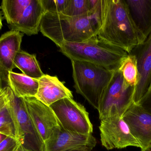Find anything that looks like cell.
<instances>
[{
	"mask_svg": "<svg viewBox=\"0 0 151 151\" xmlns=\"http://www.w3.org/2000/svg\"><path fill=\"white\" fill-rule=\"evenodd\" d=\"M0 88H1V87H0Z\"/></svg>",
	"mask_w": 151,
	"mask_h": 151,
	"instance_id": "cell-31",
	"label": "cell"
},
{
	"mask_svg": "<svg viewBox=\"0 0 151 151\" xmlns=\"http://www.w3.org/2000/svg\"><path fill=\"white\" fill-rule=\"evenodd\" d=\"M98 9L99 38L128 54L144 42L132 21L124 0H99Z\"/></svg>",
	"mask_w": 151,
	"mask_h": 151,
	"instance_id": "cell-1",
	"label": "cell"
},
{
	"mask_svg": "<svg viewBox=\"0 0 151 151\" xmlns=\"http://www.w3.org/2000/svg\"><path fill=\"white\" fill-rule=\"evenodd\" d=\"M14 66L23 74L33 79H39L44 75L35 54H30L20 49L17 54Z\"/></svg>",
	"mask_w": 151,
	"mask_h": 151,
	"instance_id": "cell-18",
	"label": "cell"
},
{
	"mask_svg": "<svg viewBox=\"0 0 151 151\" xmlns=\"http://www.w3.org/2000/svg\"><path fill=\"white\" fill-rule=\"evenodd\" d=\"M0 134L17 139L14 120L7 103L0 111Z\"/></svg>",
	"mask_w": 151,
	"mask_h": 151,
	"instance_id": "cell-20",
	"label": "cell"
},
{
	"mask_svg": "<svg viewBox=\"0 0 151 151\" xmlns=\"http://www.w3.org/2000/svg\"><path fill=\"white\" fill-rule=\"evenodd\" d=\"M61 52L71 60L89 62L115 71L129 54L97 36L81 43H64Z\"/></svg>",
	"mask_w": 151,
	"mask_h": 151,
	"instance_id": "cell-3",
	"label": "cell"
},
{
	"mask_svg": "<svg viewBox=\"0 0 151 151\" xmlns=\"http://www.w3.org/2000/svg\"><path fill=\"white\" fill-rule=\"evenodd\" d=\"M130 17L144 41L151 34V0H124Z\"/></svg>",
	"mask_w": 151,
	"mask_h": 151,
	"instance_id": "cell-16",
	"label": "cell"
},
{
	"mask_svg": "<svg viewBox=\"0 0 151 151\" xmlns=\"http://www.w3.org/2000/svg\"><path fill=\"white\" fill-rule=\"evenodd\" d=\"M38 82L35 98L47 106L63 98H73L72 92L56 76L44 74L38 79Z\"/></svg>",
	"mask_w": 151,
	"mask_h": 151,
	"instance_id": "cell-15",
	"label": "cell"
},
{
	"mask_svg": "<svg viewBox=\"0 0 151 151\" xmlns=\"http://www.w3.org/2000/svg\"><path fill=\"white\" fill-rule=\"evenodd\" d=\"M2 20L1 15V12H0V30L1 29L2 27Z\"/></svg>",
	"mask_w": 151,
	"mask_h": 151,
	"instance_id": "cell-28",
	"label": "cell"
},
{
	"mask_svg": "<svg viewBox=\"0 0 151 151\" xmlns=\"http://www.w3.org/2000/svg\"><path fill=\"white\" fill-rule=\"evenodd\" d=\"M45 13L42 0H31L30 3L20 12L16 23L11 27V30L29 36L38 34Z\"/></svg>",
	"mask_w": 151,
	"mask_h": 151,
	"instance_id": "cell-14",
	"label": "cell"
},
{
	"mask_svg": "<svg viewBox=\"0 0 151 151\" xmlns=\"http://www.w3.org/2000/svg\"><path fill=\"white\" fill-rule=\"evenodd\" d=\"M122 118L140 144L141 151H150L151 147V113L140 105L133 103Z\"/></svg>",
	"mask_w": 151,
	"mask_h": 151,
	"instance_id": "cell-10",
	"label": "cell"
},
{
	"mask_svg": "<svg viewBox=\"0 0 151 151\" xmlns=\"http://www.w3.org/2000/svg\"><path fill=\"white\" fill-rule=\"evenodd\" d=\"M135 87L128 84L120 71H114L104 91L99 107L100 121L113 116L122 118L133 103Z\"/></svg>",
	"mask_w": 151,
	"mask_h": 151,
	"instance_id": "cell-5",
	"label": "cell"
},
{
	"mask_svg": "<svg viewBox=\"0 0 151 151\" xmlns=\"http://www.w3.org/2000/svg\"><path fill=\"white\" fill-rule=\"evenodd\" d=\"M45 12L62 13L68 2V0H42Z\"/></svg>",
	"mask_w": 151,
	"mask_h": 151,
	"instance_id": "cell-22",
	"label": "cell"
},
{
	"mask_svg": "<svg viewBox=\"0 0 151 151\" xmlns=\"http://www.w3.org/2000/svg\"><path fill=\"white\" fill-rule=\"evenodd\" d=\"M71 61L76 93L82 96L95 109L98 110L101 98L114 71L89 62Z\"/></svg>",
	"mask_w": 151,
	"mask_h": 151,
	"instance_id": "cell-4",
	"label": "cell"
},
{
	"mask_svg": "<svg viewBox=\"0 0 151 151\" xmlns=\"http://www.w3.org/2000/svg\"><path fill=\"white\" fill-rule=\"evenodd\" d=\"M129 54L135 56L137 63L138 82L134 93L133 103L138 104L151 86V34Z\"/></svg>",
	"mask_w": 151,
	"mask_h": 151,
	"instance_id": "cell-11",
	"label": "cell"
},
{
	"mask_svg": "<svg viewBox=\"0 0 151 151\" xmlns=\"http://www.w3.org/2000/svg\"><path fill=\"white\" fill-rule=\"evenodd\" d=\"M18 151H28L26 150H25L24 148H23V147H22V146H20V148L18 150Z\"/></svg>",
	"mask_w": 151,
	"mask_h": 151,
	"instance_id": "cell-29",
	"label": "cell"
},
{
	"mask_svg": "<svg viewBox=\"0 0 151 151\" xmlns=\"http://www.w3.org/2000/svg\"><path fill=\"white\" fill-rule=\"evenodd\" d=\"M138 104L151 113V86L142 98Z\"/></svg>",
	"mask_w": 151,
	"mask_h": 151,
	"instance_id": "cell-24",
	"label": "cell"
},
{
	"mask_svg": "<svg viewBox=\"0 0 151 151\" xmlns=\"http://www.w3.org/2000/svg\"><path fill=\"white\" fill-rule=\"evenodd\" d=\"M7 105L16 128L17 138L28 151H46V146L35 129L27 111L23 98L17 97L9 86H5Z\"/></svg>",
	"mask_w": 151,
	"mask_h": 151,
	"instance_id": "cell-6",
	"label": "cell"
},
{
	"mask_svg": "<svg viewBox=\"0 0 151 151\" xmlns=\"http://www.w3.org/2000/svg\"><path fill=\"white\" fill-rule=\"evenodd\" d=\"M90 10L89 0H68L62 13L66 16H77L83 15Z\"/></svg>",
	"mask_w": 151,
	"mask_h": 151,
	"instance_id": "cell-21",
	"label": "cell"
},
{
	"mask_svg": "<svg viewBox=\"0 0 151 151\" xmlns=\"http://www.w3.org/2000/svg\"><path fill=\"white\" fill-rule=\"evenodd\" d=\"M7 103V93L5 87L0 88V111Z\"/></svg>",
	"mask_w": 151,
	"mask_h": 151,
	"instance_id": "cell-25",
	"label": "cell"
},
{
	"mask_svg": "<svg viewBox=\"0 0 151 151\" xmlns=\"http://www.w3.org/2000/svg\"><path fill=\"white\" fill-rule=\"evenodd\" d=\"M99 1L95 8L80 16L45 12L40 31L59 48L64 43L83 42L97 36L99 27Z\"/></svg>",
	"mask_w": 151,
	"mask_h": 151,
	"instance_id": "cell-2",
	"label": "cell"
},
{
	"mask_svg": "<svg viewBox=\"0 0 151 151\" xmlns=\"http://www.w3.org/2000/svg\"><path fill=\"white\" fill-rule=\"evenodd\" d=\"M151 151V147L150 149V151Z\"/></svg>",
	"mask_w": 151,
	"mask_h": 151,
	"instance_id": "cell-30",
	"label": "cell"
},
{
	"mask_svg": "<svg viewBox=\"0 0 151 151\" xmlns=\"http://www.w3.org/2000/svg\"><path fill=\"white\" fill-rule=\"evenodd\" d=\"M23 34L10 30L0 37V87L8 86V75L15 68L14 60L20 50Z\"/></svg>",
	"mask_w": 151,
	"mask_h": 151,
	"instance_id": "cell-12",
	"label": "cell"
},
{
	"mask_svg": "<svg viewBox=\"0 0 151 151\" xmlns=\"http://www.w3.org/2000/svg\"><path fill=\"white\" fill-rule=\"evenodd\" d=\"M61 127L77 134H92L93 126L85 107L72 98H65L50 106Z\"/></svg>",
	"mask_w": 151,
	"mask_h": 151,
	"instance_id": "cell-7",
	"label": "cell"
},
{
	"mask_svg": "<svg viewBox=\"0 0 151 151\" xmlns=\"http://www.w3.org/2000/svg\"><path fill=\"white\" fill-rule=\"evenodd\" d=\"M92 150L88 148H82V149H78L72 151H91Z\"/></svg>",
	"mask_w": 151,
	"mask_h": 151,
	"instance_id": "cell-26",
	"label": "cell"
},
{
	"mask_svg": "<svg viewBox=\"0 0 151 151\" xmlns=\"http://www.w3.org/2000/svg\"><path fill=\"white\" fill-rule=\"evenodd\" d=\"M21 146L19 140L6 137L0 143V151H18Z\"/></svg>",
	"mask_w": 151,
	"mask_h": 151,
	"instance_id": "cell-23",
	"label": "cell"
},
{
	"mask_svg": "<svg viewBox=\"0 0 151 151\" xmlns=\"http://www.w3.org/2000/svg\"><path fill=\"white\" fill-rule=\"evenodd\" d=\"M6 137H7L5 136L0 134V143H1L4 139H5Z\"/></svg>",
	"mask_w": 151,
	"mask_h": 151,
	"instance_id": "cell-27",
	"label": "cell"
},
{
	"mask_svg": "<svg viewBox=\"0 0 151 151\" xmlns=\"http://www.w3.org/2000/svg\"><path fill=\"white\" fill-rule=\"evenodd\" d=\"M99 129L101 144L106 150L128 147L141 148L140 144L121 117L113 116L101 120Z\"/></svg>",
	"mask_w": 151,
	"mask_h": 151,
	"instance_id": "cell-9",
	"label": "cell"
},
{
	"mask_svg": "<svg viewBox=\"0 0 151 151\" xmlns=\"http://www.w3.org/2000/svg\"><path fill=\"white\" fill-rule=\"evenodd\" d=\"M119 70L126 82L136 87L138 82V74L135 56L133 54H129L122 62Z\"/></svg>",
	"mask_w": 151,
	"mask_h": 151,
	"instance_id": "cell-19",
	"label": "cell"
},
{
	"mask_svg": "<svg viewBox=\"0 0 151 151\" xmlns=\"http://www.w3.org/2000/svg\"><path fill=\"white\" fill-rule=\"evenodd\" d=\"M92 134H83L61 128L56 135L46 144V151H72L82 148L93 150L96 144Z\"/></svg>",
	"mask_w": 151,
	"mask_h": 151,
	"instance_id": "cell-13",
	"label": "cell"
},
{
	"mask_svg": "<svg viewBox=\"0 0 151 151\" xmlns=\"http://www.w3.org/2000/svg\"><path fill=\"white\" fill-rule=\"evenodd\" d=\"M8 86L17 97H35L38 91V80L23 74L10 72L8 75Z\"/></svg>",
	"mask_w": 151,
	"mask_h": 151,
	"instance_id": "cell-17",
	"label": "cell"
},
{
	"mask_svg": "<svg viewBox=\"0 0 151 151\" xmlns=\"http://www.w3.org/2000/svg\"><path fill=\"white\" fill-rule=\"evenodd\" d=\"M23 98L29 117L46 146L61 129L58 120L52 109L36 98Z\"/></svg>",
	"mask_w": 151,
	"mask_h": 151,
	"instance_id": "cell-8",
	"label": "cell"
}]
</instances>
